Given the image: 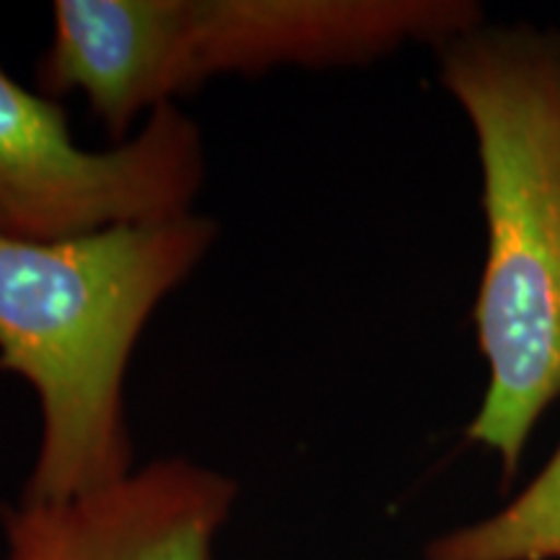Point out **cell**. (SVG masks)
<instances>
[{"label":"cell","mask_w":560,"mask_h":560,"mask_svg":"<svg viewBox=\"0 0 560 560\" xmlns=\"http://www.w3.org/2000/svg\"><path fill=\"white\" fill-rule=\"evenodd\" d=\"M436 52L478 140L488 226L472 310L488 389L467 436L509 480L560 397V32L482 24Z\"/></svg>","instance_id":"obj_1"},{"label":"cell","mask_w":560,"mask_h":560,"mask_svg":"<svg viewBox=\"0 0 560 560\" xmlns=\"http://www.w3.org/2000/svg\"><path fill=\"white\" fill-rule=\"evenodd\" d=\"M215 234L213 219L185 213L52 242L0 236V369L30 384L42 412L21 501H70L132 472L125 371Z\"/></svg>","instance_id":"obj_2"},{"label":"cell","mask_w":560,"mask_h":560,"mask_svg":"<svg viewBox=\"0 0 560 560\" xmlns=\"http://www.w3.org/2000/svg\"><path fill=\"white\" fill-rule=\"evenodd\" d=\"M486 24L475 0H58L37 91L79 94L117 143L219 75L366 66Z\"/></svg>","instance_id":"obj_3"},{"label":"cell","mask_w":560,"mask_h":560,"mask_svg":"<svg viewBox=\"0 0 560 560\" xmlns=\"http://www.w3.org/2000/svg\"><path fill=\"white\" fill-rule=\"evenodd\" d=\"M206 177L200 128L179 104L153 109L128 140L89 151L68 112L0 66V236L52 242L192 213Z\"/></svg>","instance_id":"obj_4"},{"label":"cell","mask_w":560,"mask_h":560,"mask_svg":"<svg viewBox=\"0 0 560 560\" xmlns=\"http://www.w3.org/2000/svg\"><path fill=\"white\" fill-rule=\"evenodd\" d=\"M234 499L221 472L153 462L70 501L0 506L5 560H213Z\"/></svg>","instance_id":"obj_5"},{"label":"cell","mask_w":560,"mask_h":560,"mask_svg":"<svg viewBox=\"0 0 560 560\" xmlns=\"http://www.w3.org/2000/svg\"><path fill=\"white\" fill-rule=\"evenodd\" d=\"M425 560H560V446L506 509L436 537Z\"/></svg>","instance_id":"obj_6"}]
</instances>
